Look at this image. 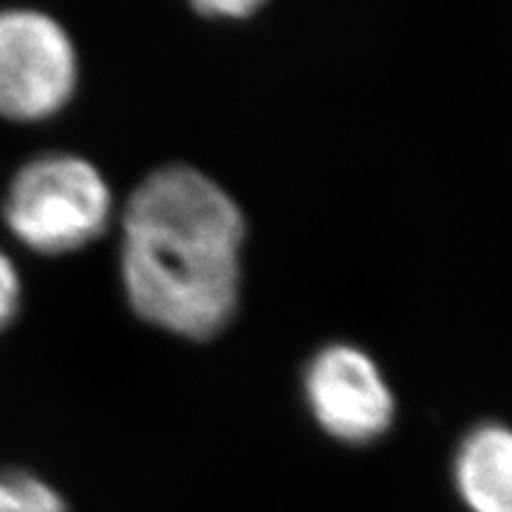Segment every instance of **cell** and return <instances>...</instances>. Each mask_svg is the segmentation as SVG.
I'll return each mask as SVG.
<instances>
[{
	"instance_id": "obj_4",
	"label": "cell",
	"mask_w": 512,
	"mask_h": 512,
	"mask_svg": "<svg viewBox=\"0 0 512 512\" xmlns=\"http://www.w3.org/2000/svg\"><path fill=\"white\" fill-rule=\"evenodd\" d=\"M311 418L330 439L368 446L394 425L396 399L380 366L354 344H328L304 370Z\"/></svg>"
},
{
	"instance_id": "obj_3",
	"label": "cell",
	"mask_w": 512,
	"mask_h": 512,
	"mask_svg": "<svg viewBox=\"0 0 512 512\" xmlns=\"http://www.w3.org/2000/svg\"><path fill=\"white\" fill-rule=\"evenodd\" d=\"M79 86V55L57 19L38 10H0V119L34 124L55 117Z\"/></svg>"
},
{
	"instance_id": "obj_8",
	"label": "cell",
	"mask_w": 512,
	"mask_h": 512,
	"mask_svg": "<svg viewBox=\"0 0 512 512\" xmlns=\"http://www.w3.org/2000/svg\"><path fill=\"white\" fill-rule=\"evenodd\" d=\"M195 8L204 17L214 19H247L254 12L264 8L266 0H190Z\"/></svg>"
},
{
	"instance_id": "obj_1",
	"label": "cell",
	"mask_w": 512,
	"mask_h": 512,
	"mask_svg": "<svg viewBox=\"0 0 512 512\" xmlns=\"http://www.w3.org/2000/svg\"><path fill=\"white\" fill-rule=\"evenodd\" d=\"M247 221L214 178L188 164L147 174L121 207L119 273L147 325L211 339L240 306Z\"/></svg>"
},
{
	"instance_id": "obj_2",
	"label": "cell",
	"mask_w": 512,
	"mask_h": 512,
	"mask_svg": "<svg viewBox=\"0 0 512 512\" xmlns=\"http://www.w3.org/2000/svg\"><path fill=\"white\" fill-rule=\"evenodd\" d=\"M114 197L88 159L50 152L29 159L12 176L3 200L10 233L31 252L60 256L88 247L110 228Z\"/></svg>"
},
{
	"instance_id": "obj_5",
	"label": "cell",
	"mask_w": 512,
	"mask_h": 512,
	"mask_svg": "<svg viewBox=\"0 0 512 512\" xmlns=\"http://www.w3.org/2000/svg\"><path fill=\"white\" fill-rule=\"evenodd\" d=\"M453 484L470 512H512V427L486 422L465 434Z\"/></svg>"
},
{
	"instance_id": "obj_7",
	"label": "cell",
	"mask_w": 512,
	"mask_h": 512,
	"mask_svg": "<svg viewBox=\"0 0 512 512\" xmlns=\"http://www.w3.org/2000/svg\"><path fill=\"white\" fill-rule=\"evenodd\" d=\"M22 304V278L8 254L0 252V332L17 318Z\"/></svg>"
},
{
	"instance_id": "obj_6",
	"label": "cell",
	"mask_w": 512,
	"mask_h": 512,
	"mask_svg": "<svg viewBox=\"0 0 512 512\" xmlns=\"http://www.w3.org/2000/svg\"><path fill=\"white\" fill-rule=\"evenodd\" d=\"M0 512H69L62 494L24 470H0Z\"/></svg>"
}]
</instances>
